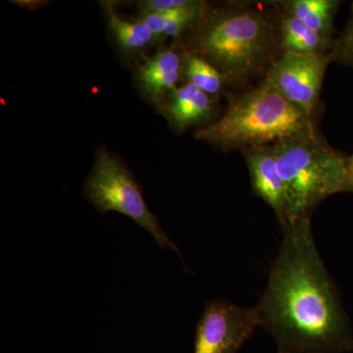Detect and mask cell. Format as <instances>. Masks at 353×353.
Instances as JSON below:
<instances>
[{"mask_svg": "<svg viewBox=\"0 0 353 353\" xmlns=\"http://www.w3.org/2000/svg\"><path fill=\"white\" fill-rule=\"evenodd\" d=\"M257 304L260 327L278 353L353 352L352 325L336 282L316 245L311 217L285 228Z\"/></svg>", "mask_w": 353, "mask_h": 353, "instance_id": "cell-1", "label": "cell"}, {"mask_svg": "<svg viewBox=\"0 0 353 353\" xmlns=\"http://www.w3.org/2000/svg\"><path fill=\"white\" fill-rule=\"evenodd\" d=\"M181 41L183 48L208 61L230 87L250 88L264 80L282 54L276 2L209 6Z\"/></svg>", "mask_w": 353, "mask_h": 353, "instance_id": "cell-2", "label": "cell"}, {"mask_svg": "<svg viewBox=\"0 0 353 353\" xmlns=\"http://www.w3.org/2000/svg\"><path fill=\"white\" fill-rule=\"evenodd\" d=\"M318 130L314 118L279 94L264 81L231 95L219 119L197 130L194 139L221 150L274 145Z\"/></svg>", "mask_w": 353, "mask_h": 353, "instance_id": "cell-3", "label": "cell"}, {"mask_svg": "<svg viewBox=\"0 0 353 353\" xmlns=\"http://www.w3.org/2000/svg\"><path fill=\"white\" fill-rule=\"evenodd\" d=\"M273 145L287 192L288 226L311 217L323 201L345 190L347 157L334 150L319 130Z\"/></svg>", "mask_w": 353, "mask_h": 353, "instance_id": "cell-4", "label": "cell"}, {"mask_svg": "<svg viewBox=\"0 0 353 353\" xmlns=\"http://www.w3.org/2000/svg\"><path fill=\"white\" fill-rule=\"evenodd\" d=\"M83 196L101 213H121L143 227L162 250L182 259L178 246L165 234L157 215L146 203L141 185L126 163L108 148L95 150L92 170L83 185Z\"/></svg>", "mask_w": 353, "mask_h": 353, "instance_id": "cell-5", "label": "cell"}, {"mask_svg": "<svg viewBox=\"0 0 353 353\" xmlns=\"http://www.w3.org/2000/svg\"><path fill=\"white\" fill-rule=\"evenodd\" d=\"M259 327L256 306L241 307L223 299L209 301L196 325L194 353H238Z\"/></svg>", "mask_w": 353, "mask_h": 353, "instance_id": "cell-6", "label": "cell"}, {"mask_svg": "<svg viewBox=\"0 0 353 353\" xmlns=\"http://www.w3.org/2000/svg\"><path fill=\"white\" fill-rule=\"evenodd\" d=\"M332 62L331 54L284 52L272 65L263 81L315 119L323 80Z\"/></svg>", "mask_w": 353, "mask_h": 353, "instance_id": "cell-7", "label": "cell"}, {"mask_svg": "<svg viewBox=\"0 0 353 353\" xmlns=\"http://www.w3.org/2000/svg\"><path fill=\"white\" fill-rule=\"evenodd\" d=\"M241 152L250 172L253 192L273 209L281 228L284 229L289 223V209L274 145L245 148Z\"/></svg>", "mask_w": 353, "mask_h": 353, "instance_id": "cell-8", "label": "cell"}, {"mask_svg": "<svg viewBox=\"0 0 353 353\" xmlns=\"http://www.w3.org/2000/svg\"><path fill=\"white\" fill-rule=\"evenodd\" d=\"M183 69L182 43L179 46H162L139 65L137 83L148 99L160 105L165 97L183 81Z\"/></svg>", "mask_w": 353, "mask_h": 353, "instance_id": "cell-9", "label": "cell"}, {"mask_svg": "<svg viewBox=\"0 0 353 353\" xmlns=\"http://www.w3.org/2000/svg\"><path fill=\"white\" fill-rule=\"evenodd\" d=\"M161 112L176 132L205 124L215 113V99L189 83L171 90L160 104Z\"/></svg>", "mask_w": 353, "mask_h": 353, "instance_id": "cell-10", "label": "cell"}, {"mask_svg": "<svg viewBox=\"0 0 353 353\" xmlns=\"http://www.w3.org/2000/svg\"><path fill=\"white\" fill-rule=\"evenodd\" d=\"M276 13L282 52L297 54H330L334 39H329L309 29L294 14L276 2Z\"/></svg>", "mask_w": 353, "mask_h": 353, "instance_id": "cell-11", "label": "cell"}, {"mask_svg": "<svg viewBox=\"0 0 353 353\" xmlns=\"http://www.w3.org/2000/svg\"><path fill=\"white\" fill-rule=\"evenodd\" d=\"M209 6L208 2L194 0L192 6L168 12L139 15V19L145 23L157 41L166 39H181L203 17Z\"/></svg>", "mask_w": 353, "mask_h": 353, "instance_id": "cell-12", "label": "cell"}, {"mask_svg": "<svg viewBox=\"0 0 353 353\" xmlns=\"http://www.w3.org/2000/svg\"><path fill=\"white\" fill-rule=\"evenodd\" d=\"M283 6L316 34L334 39V24L341 1L339 0H284Z\"/></svg>", "mask_w": 353, "mask_h": 353, "instance_id": "cell-13", "label": "cell"}, {"mask_svg": "<svg viewBox=\"0 0 353 353\" xmlns=\"http://www.w3.org/2000/svg\"><path fill=\"white\" fill-rule=\"evenodd\" d=\"M102 7L109 31L121 50L128 53L139 52L157 43L152 32L143 21L125 19L109 2H104Z\"/></svg>", "mask_w": 353, "mask_h": 353, "instance_id": "cell-14", "label": "cell"}, {"mask_svg": "<svg viewBox=\"0 0 353 353\" xmlns=\"http://www.w3.org/2000/svg\"><path fill=\"white\" fill-rule=\"evenodd\" d=\"M183 81L192 83L214 99L224 94L230 87L225 77L214 66L199 55L190 52L185 48Z\"/></svg>", "mask_w": 353, "mask_h": 353, "instance_id": "cell-15", "label": "cell"}, {"mask_svg": "<svg viewBox=\"0 0 353 353\" xmlns=\"http://www.w3.org/2000/svg\"><path fill=\"white\" fill-rule=\"evenodd\" d=\"M332 61L353 68V4L352 15L343 31L334 39L331 53Z\"/></svg>", "mask_w": 353, "mask_h": 353, "instance_id": "cell-16", "label": "cell"}, {"mask_svg": "<svg viewBox=\"0 0 353 353\" xmlns=\"http://www.w3.org/2000/svg\"><path fill=\"white\" fill-rule=\"evenodd\" d=\"M194 0H143L137 2L139 15L163 13L192 6Z\"/></svg>", "mask_w": 353, "mask_h": 353, "instance_id": "cell-17", "label": "cell"}, {"mask_svg": "<svg viewBox=\"0 0 353 353\" xmlns=\"http://www.w3.org/2000/svg\"><path fill=\"white\" fill-rule=\"evenodd\" d=\"M343 192L353 194V154L347 157V179H345V190Z\"/></svg>", "mask_w": 353, "mask_h": 353, "instance_id": "cell-18", "label": "cell"}, {"mask_svg": "<svg viewBox=\"0 0 353 353\" xmlns=\"http://www.w3.org/2000/svg\"><path fill=\"white\" fill-rule=\"evenodd\" d=\"M13 3H15L16 6H19L21 7H25V8L32 9H39L41 7L44 6L46 2L41 1V0H18V1H12Z\"/></svg>", "mask_w": 353, "mask_h": 353, "instance_id": "cell-19", "label": "cell"}]
</instances>
